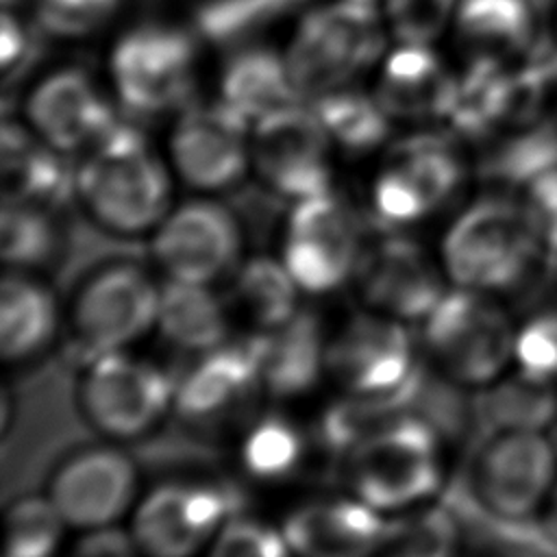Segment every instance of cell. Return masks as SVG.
<instances>
[{
	"label": "cell",
	"instance_id": "obj_34",
	"mask_svg": "<svg viewBox=\"0 0 557 557\" xmlns=\"http://www.w3.org/2000/svg\"><path fill=\"white\" fill-rule=\"evenodd\" d=\"M307 0H198L194 28L213 44H237L292 15Z\"/></svg>",
	"mask_w": 557,
	"mask_h": 557
},
{
	"label": "cell",
	"instance_id": "obj_26",
	"mask_svg": "<svg viewBox=\"0 0 557 557\" xmlns=\"http://www.w3.org/2000/svg\"><path fill=\"white\" fill-rule=\"evenodd\" d=\"M220 94L248 122L302 100L289 76L287 61L265 48L248 46L233 52L222 70Z\"/></svg>",
	"mask_w": 557,
	"mask_h": 557
},
{
	"label": "cell",
	"instance_id": "obj_32",
	"mask_svg": "<svg viewBox=\"0 0 557 557\" xmlns=\"http://www.w3.org/2000/svg\"><path fill=\"white\" fill-rule=\"evenodd\" d=\"M298 292L302 289L283 259L252 257L235 278V298L261 331L287 322L298 311Z\"/></svg>",
	"mask_w": 557,
	"mask_h": 557
},
{
	"label": "cell",
	"instance_id": "obj_43",
	"mask_svg": "<svg viewBox=\"0 0 557 557\" xmlns=\"http://www.w3.org/2000/svg\"><path fill=\"white\" fill-rule=\"evenodd\" d=\"M522 200L542 235L546 259H557V165L533 176L524 185Z\"/></svg>",
	"mask_w": 557,
	"mask_h": 557
},
{
	"label": "cell",
	"instance_id": "obj_35",
	"mask_svg": "<svg viewBox=\"0 0 557 557\" xmlns=\"http://www.w3.org/2000/svg\"><path fill=\"white\" fill-rule=\"evenodd\" d=\"M67 522L50 496H24L4 513L7 557H48L63 540Z\"/></svg>",
	"mask_w": 557,
	"mask_h": 557
},
{
	"label": "cell",
	"instance_id": "obj_12",
	"mask_svg": "<svg viewBox=\"0 0 557 557\" xmlns=\"http://www.w3.org/2000/svg\"><path fill=\"white\" fill-rule=\"evenodd\" d=\"M235 507L237 498L222 485L165 483L139 500L131 533L146 555L189 557L213 542Z\"/></svg>",
	"mask_w": 557,
	"mask_h": 557
},
{
	"label": "cell",
	"instance_id": "obj_25",
	"mask_svg": "<svg viewBox=\"0 0 557 557\" xmlns=\"http://www.w3.org/2000/svg\"><path fill=\"white\" fill-rule=\"evenodd\" d=\"M513 67H507L500 57L474 54L463 74L455 76L446 117L459 133L479 137L513 122Z\"/></svg>",
	"mask_w": 557,
	"mask_h": 557
},
{
	"label": "cell",
	"instance_id": "obj_4",
	"mask_svg": "<svg viewBox=\"0 0 557 557\" xmlns=\"http://www.w3.org/2000/svg\"><path fill=\"white\" fill-rule=\"evenodd\" d=\"M424 346L457 385L490 387L513 363L516 324L494 294L446 289L424 318Z\"/></svg>",
	"mask_w": 557,
	"mask_h": 557
},
{
	"label": "cell",
	"instance_id": "obj_42",
	"mask_svg": "<svg viewBox=\"0 0 557 557\" xmlns=\"http://www.w3.org/2000/svg\"><path fill=\"white\" fill-rule=\"evenodd\" d=\"M457 0H387V13L396 37L403 44L429 46L442 35Z\"/></svg>",
	"mask_w": 557,
	"mask_h": 557
},
{
	"label": "cell",
	"instance_id": "obj_40",
	"mask_svg": "<svg viewBox=\"0 0 557 557\" xmlns=\"http://www.w3.org/2000/svg\"><path fill=\"white\" fill-rule=\"evenodd\" d=\"M209 553L215 557H283L292 548L283 529L252 518H231L213 537Z\"/></svg>",
	"mask_w": 557,
	"mask_h": 557
},
{
	"label": "cell",
	"instance_id": "obj_15",
	"mask_svg": "<svg viewBox=\"0 0 557 557\" xmlns=\"http://www.w3.org/2000/svg\"><path fill=\"white\" fill-rule=\"evenodd\" d=\"M250 122L224 100L183 111L170 135V159L194 189L220 191L250 165Z\"/></svg>",
	"mask_w": 557,
	"mask_h": 557
},
{
	"label": "cell",
	"instance_id": "obj_45",
	"mask_svg": "<svg viewBox=\"0 0 557 557\" xmlns=\"http://www.w3.org/2000/svg\"><path fill=\"white\" fill-rule=\"evenodd\" d=\"M30 52V39L28 33L20 26V22L11 15L4 13L2 17V70L4 74H11L17 70L24 59Z\"/></svg>",
	"mask_w": 557,
	"mask_h": 557
},
{
	"label": "cell",
	"instance_id": "obj_41",
	"mask_svg": "<svg viewBox=\"0 0 557 557\" xmlns=\"http://www.w3.org/2000/svg\"><path fill=\"white\" fill-rule=\"evenodd\" d=\"M120 0H37L39 26L57 37H83L104 26Z\"/></svg>",
	"mask_w": 557,
	"mask_h": 557
},
{
	"label": "cell",
	"instance_id": "obj_16",
	"mask_svg": "<svg viewBox=\"0 0 557 557\" xmlns=\"http://www.w3.org/2000/svg\"><path fill=\"white\" fill-rule=\"evenodd\" d=\"M242 231L220 202L196 198L168 211L152 237V255L168 278L211 283L239 259Z\"/></svg>",
	"mask_w": 557,
	"mask_h": 557
},
{
	"label": "cell",
	"instance_id": "obj_20",
	"mask_svg": "<svg viewBox=\"0 0 557 557\" xmlns=\"http://www.w3.org/2000/svg\"><path fill=\"white\" fill-rule=\"evenodd\" d=\"M289 548L307 557L383 553L392 522L361 498H315L294 507L283 524Z\"/></svg>",
	"mask_w": 557,
	"mask_h": 557
},
{
	"label": "cell",
	"instance_id": "obj_39",
	"mask_svg": "<svg viewBox=\"0 0 557 557\" xmlns=\"http://www.w3.org/2000/svg\"><path fill=\"white\" fill-rule=\"evenodd\" d=\"M490 396L498 426L542 429L557 420V387L529 381L516 372L509 381H496Z\"/></svg>",
	"mask_w": 557,
	"mask_h": 557
},
{
	"label": "cell",
	"instance_id": "obj_47",
	"mask_svg": "<svg viewBox=\"0 0 557 557\" xmlns=\"http://www.w3.org/2000/svg\"><path fill=\"white\" fill-rule=\"evenodd\" d=\"M548 117H550V122H553L555 128H557V94H555L553 104H550V109H548Z\"/></svg>",
	"mask_w": 557,
	"mask_h": 557
},
{
	"label": "cell",
	"instance_id": "obj_2",
	"mask_svg": "<svg viewBox=\"0 0 557 557\" xmlns=\"http://www.w3.org/2000/svg\"><path fill=\"white\" fill-rule=\"evenodd\" d=\"M440 259L453 285L500 294L520 287L546 250L524 200L485 196L455 215Z\"/></svg>",
	"mask_w": 557,
	"mask_h": 557
},
{
	"label": "cell",
	"instance_id": "obj_21",
	"mask_svg": "<svg viewBox=\"0 0 557 557\" xmlns=\"http://www.w3.org/2000/svg\"><path fill=\"white\" fill-rule=\"evenodd\" d=\"M261 387L278 398L302 396L326 370L322 324L311 311H296L287 322L250 337Z\"/></svg>",
	"mask_w": 557,
	"mask_h": 557
},
{
	"label": "cell",
	"instance_id": "obj_48",
	"mask_svg": "<svg viewBox=\"0 0 557 557\" xmlns=\"http://www.w3.org/2000/svg\"><path fill=\"white\" fill-rule=\"evenodd\" d=\"M553 41L557 44V11H555V28H553Z\"/></svg>",
	"mask_w": 557,
	"mask_h": 557
},
{
	"label": "cell",
	"instance_id": "obj_30",
	"mask_svg": "<svg viewBox=\"0 0 557 557\" xmlns=\"http://www.w3.org/2000/svg\"><path fill=\"white\" fill-rule=\"evenodd\" d=\"M422 372L407 385L379 392V394H355L346 392L344 398L333 403L320 420V440L333 453L346 455L361 440L372 435L383 424L407 413L411 400L422 389Z\"/></svg>",
	"mask_w": 557,
	"mask_h": 557
},
{
	"label": "cell",
	"instance_id": "obj_49",
	"mask_svg": "<svg viewBox=\"0 0 557 557\" xmlns=\"http://www.w3.org/2000/svg\"><path fill=\"white\" fill-rule=\"evenodd\" d=\"M355 2H363V4H372V2H376V0H355Z\"/></svg>",
	"mask_w": 557,
	"mask_h": 557
},
{
	"label": "cell",
	"instance_id": "obj_24",
	"mask_svg": "<svg viewBox=\"0 0 557 557\" xmlns=\"http://www.w3.org/2000/svg\"><path fill=\"white\" fill-rule=\"evenodd\" d=\"M61 152L35 133L7 120L2 124V191L4 200L59 209L74 189V174Z\"/></svg>",
	"mask_w": 557,
	"mask_h": 557
},
{
	"label": "cell",
	"instance_id": "obj_11",
	"mask_svg": "<svg viewBox=\"0 0 557 557\" xmlns=\"http://www.w3.org/2000/svg\"><path fill=\"white\" fill-rule=\"evenodd\" d=\"M463 157L453 141L416 135L394 148L372 183V209L389 226L420 222L442 209L463 185Z\"/></svg>",
	"mask_w": 557,
	"mask_h": 557
},
{
	"label": "cell",
	"instance_id": "obj_29",
	"mask_svg": "<svg viewBox=\"0 0 557 557\" xmlns=\"http://www.w3.org/2000/svg\"><path fill=\"white\" fill-rule=\"evenodd\" d=\"M157 329L170 346L205 355L226 342L228 315L209 283L170 278L161 285Z\"/></svg>",
	"mask_w": 557,
	"mask_h": 557
},
{
	"label": "cell",
	"instance_id": "obj_17",
	"mask_svg": "<svg viewBox=\"0 0 557 557\" xmlns=\"http://www.w3.org/2000/svg\"><path fill=\"white\" fill-rule=\"evenodd\" d=\"M442 276L444 268L405 235H383L363 246L355 270L366 305L398 320H424L446 292Z\"/></svg>",
	"mask_w": 557,
	"mask_h": 557
},
{
	"label": "cell",
	"instance_id": "obj_50",
	"mask_svg": "<svg viewBox=\"0 0 557 557\" xmlns=\"http://www.w3.org/2000/svg\"><path fill=\"white\" fill-rule=\"evenodd\" d=\"M11 2H17V0H4V4H11Z\"/></svg>",
	"mask_w": 557,
	"mask_h": 557
},
{
	"label": "cell",
	"instance_id": "obj_19",
	"mask_svg": "<svg viewBox=\"0 0 557 557\" xmlns=\"http://www.w3.org/2000/svg\"><path fill=\"white\" fill-rule=\"evenodd\" d=\"M30 131L61 154L85 152L117 120L94 78L63 67L35 85L26 100Z\"/></svg>",
	"mask_w": 557,
	"mask_h": 557
},
{
	"label": "cell",
	"instance_id": "obj_10",
	"mask_svg": "<svg viewBox=\"0 0 557 557\" xmlns=\"http://www.w3.org/2000/svg\"><path fill=\"white\" fill-rule=\"evenodd\" d=\"M361 237L350 209L329 191L296 200L283 237V263L307 294H329L355 276Z\"/></svg>",
	"mask_w": 557,
	"mask_h": 557
},
{
	"label": "cell",
	"instance_id": "obj_7",
	"mask_svg": "<svg viewBox=\"0 0 557 557\" xmlns=\"http://www.w3.org/2000/svg\"><path fill=\"white\" fill-rule=\"evenodd\" d=\"M174 389L154 363L109 350L87 363L78 381V407L96 431L131 440L148 433L174 407Z\"/></svg>",
	"mask_w": 557,
	"mask_h": 557
},
{
	"label": "cell",
	"instance_id": "obj_37",
	"mask_svg": "<svg viewBox=\"0 0 557 557\" xmlns=\"http://www.w3.org/2000/svg\"><path fill=\"white\" fill-rule=\"evenodd\" d=\"M461 533L453 511L444 505H422L407 518L394 520L383 553L444 557L459 548Z\"/></svg>",
	"mask_w": 557,
	"mask_h": 557
},
{
	"label": "cell",
	"instance_id": "obj_44",
	"mask_svg": "<svg viewBox=\"0 0 557 557\" xmlns=\"http://www.w3.org/2000/svg\"><path fill=\"white\" fill-rule=\"evenodd\" d=\"M137 550L131 529L124 531L115 522L85 529L74 546V553L81 557H131Z\"/></svg>",
	"mask_w": 557,
	"mask_h": 557
},
{
	"label": "cell",
	"instance_id": "obj_36",
	"mask_svg": "<svg viewBox=\"0 0 557 557\" xmlns=\"http://www.w3.org/2000/svg\"><path fill=\"white\" fill-rule=\"evenodd\" d=\"M305 455L300 431L281 416L259 420L244 437L242 463L259 481H278L292 474Z\"/></svg>",
	"mask_w": 557,
	"mask_h": 557
},
{
	"label": "cell",
	"instance_id": "obj_13",
	"mask_svg": "<svg viewBox=\"0 0 557 557\" xmlns=\"http://www.w3.org/2000/svg\"><path fill=\"white\" fill-rule=\"evenodd\" d=\"M161 287L137 265H107L89 276L72 305V324L94 355L122 350L144 337L159 315Z\"/></svg>",
	"mask_w": 557,
	"mask_h": 557
},
{
	"label": "cell",
	"instance_id": "obj_27",
	"mask_svg": "<svg viewBox=\"0 0 557 557\" xmlns=\"http://www.w3.org/2000/svg\"><path fill=\"white\" fill-rule=\"evenodd\" d=\"M455 26L474 54L520 57L542 39L540 0H459Z\"/></svg>",
	"mask_w": 557,
	"mask_h": 557
},
{
	"label": "cell",
	"instance_id": "obj_46",
	"mask_svg": "<svg viewBox=\"0 0 557 557\" xmlns=\"http://www.w3.org/2000/svg\"><path fill=\"white\" fill-rule=\"evenodd\" d=\"M542 524H544L546 535L557 544V483L542 509Z\"/></svg>",
	"mask_w": 557,
	"mask_h": 557
},
{
	"label": "cell",
	"instance_id": "obj_23",
	"mask_svg": "<svg viewBox=\"0 0 557 557\" xmlns=\"http://www.w3.org/2000/svg\"><path fill=\"white\" fill-rule=\"evenodd\" d=\"M455 76L426 46L403 44L381 70L376 100L394 120L446 117Z\"/></svg>",
	"mask_w": 557,
	"mask_h": 557
},
{
	"label": "cell",
	"instance_id": "obj_38",
	"mask_svg": "<svg viewBox=\"0 0 557 557\" xmlns=\"http://www.w3.org/2000/svg\"><path fill=\"white\" fill-rule=\"evenodd\" d=\"M513 366L520 376L557 387V305L540 307L516 324Z\"/></svg>",
	"mask_w": 557,
	"mask_h": 557
},
{
	"label": "cell",
	"instance_id": "obj_31",
	"mask_svg": "<svg viewBox=\"0 0 557 557\" xmlns=\"http://www.w3.org/2000/svg\"><path fill=\"white\" fill-rule=\"evenodd\" d=\"M313 111L333 144L361 154L379 148L389 135V115L381 102L361 91L342 87L311 100Z\"/></svg>",
	"mask_w": 557,
	"mask_h": 557
},
{
	"label": "cell",
	"instance_id": "obj_14",
	"mask_svg": "<svg viewBox=\"0 0 557 557\" xmlns=\"http://www.w3.org/2000/svg\"><path fill=\"white\" fill-rule=\"evenodd\" d=\"M400 322L370 309L348 318L329 339L326 370L346 392H392L420 374L413 342Z\"/></svg>",
	"mask_w": 557,
	"mask_h": 557
},
{
	"label": "cell",
	"instance_id": "obj_33",
	"mask_svg": "<svg viewBox=\"0 0 557 557\" xmlns=\"http://www.w3.org/2000/svg\"><path fill=\"white\" fill-rule=\"evenodd\" d=\"M59 244L61 239L52 220V209L4 200L0 220V255L9 268H41L54 257Z\"/></svg>",
	"mask_w": 557,
	"mask_h": 557
},
{
	"label": "cell",
	"instance_id": "obj_6",
	"mask_svg": "<svg viewBox=\"0 0 557 557\" xmlns=\"http://www.w3.org/2000/svg\"><path fill=\"white\" fill-rule=\"evenodd\" d=\"M555 483L557 453L542 429L498 426L470 463L474 500L503 522H520L542 513Z\"/></svg>",
	"mask_w": 557,
	"mask_h": 557
},
{
	"label": "cell",
	"instance_id": "obj_22",
	"mask_svg": "<svg viewBox=\"0 0 557 557\" xmlns=\"http://www.w3.org/2000/svg\"><path fill=\"white\" fill-rule=\"evenodd\" d=\"M257 385L261 381L250 339L222 344L205 352L176 383L174 409L187 420H215L242 405Z\"/></svg>",
	"mask_w": 557,
	"mask_h": 557
},
{
	"label": "cell",
	"instance_id": "obj_9",
	"mask_svg": "<svg viewBox=\"0 0 557 557\" xmlns=\"http://www.w3.org/2000/svg\"><path fill=\"white\" fill-rule=\"evenodd\" d=\"M331 135L302 100L259 117L250 128V165L268 187L296 200L331 189Z\"/></svg>",
	"mask_w": 557,
	"mask_h": 557
},
{
	"label": "cell",
	"instance_id": "obj_5",
	"mask_svg": "<svg viewBox=\"0 0 557 557\" xmlns=\"http://www.w3.org/2000/svg\"><path fill=\"white\" fill-rule=\"evenodd\" d=\"M383 50L372 4L342 0L309 13L285 54L298 96L315 100L346 87Z\"/></svg>",
	"mask_w": 557,
	"mask_h": 557
},
{
	"label": "cell",
	"instance_id": "obj_8",
	"mask_svg": "<svg viewBox=\"0 0 557 557\" xmlns=\"http://www.w3.org/2000/svg\"><path fill=\"white\" fill-rule=\"evenodd\" d=\"M194 37L168 24L128 30L111 54V76L122 104L144 115L183 104L194 89Z\"/></svg>",
	"mask_w": 557,
	"mask_h": 557
},
{
	"label": "cell",
	"instance_id": "obj_18",
	"mask_svg": "<svg viewBox=\"0 0 557 557\" xmlns=\"http://www.w3.org/2000/svg\"><path fill=\"white\" fill-rule=\"evenodd\" d=\"M137 494V468L120 450L94 446L67 457L52 474L48 496L67 527L117 522Z\"/></svg>",
	"mask_w": 557,
	"mask_h": 557
},
{
	"label": "cell",
	"instance_id": "obj_3",
	"mask_svg": "<svg viewBox=\"0 0 557 557\" xmlns=\"http://www.w3.org/2000/svg\"><path fill=\"white\" fill-rule=\"evenodd\" d=\"M352 494L379 511L431 500L444 483V450L435 426L403 413L346 453Z\"/></svg>",
	"mask_w": 557,
	"mask_h": 557
},
{
	"label": "cell",
	"instance_id": "obj_1",
	"mask_svg": "<svg viewBox=\"0 0 557 557\" xmlns=\"http://www.w3.org/2000/svg\"><path fill=\"white\" fill-rule=\"evenodd\" d=\"M74 189L89 215L117 235L157 228L172 198L163 161L135 126L122 122L83 152Z\"/></svg>",
	"mask_w": 557,
	"mask_h": 557
},
{
	"label": "cell",
	"instance_id": "obj_28",
	"mask_svg": "<svg viewBox=\"0 0 557 557\" xmlns=\"http://www.w3.org/2000/svg\"><path fill=\"white\" fill-rule=\"evenodd\" d=\"M59 309L52 292L22 274H7L0 287V350L4 361L20 363L39 355L54 337Z\"/></svg>",
	"mask_w": 557,
	"mask_h": 557
}]
</instances>
